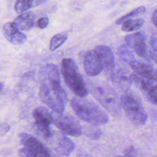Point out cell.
I'll list each match as a JSON object with an SVG mask.
<instances>
[{"label": "cell", "mask_w": 157, "mask_h": 157, "mask_svg": "<svg viewBox=\"0 0 157 157\" xmlns=\"http://www.w3.org/2000/svg\"><path fill=\"white\" fill-rule=\"evenodd\" d=\"M83 132L87 137L93 140L98 139L102 134L101 130L96 125L91 124L84 126V127L82 128V133Z\"/></svg>", "instance_id": "7402d4cb"}, {"label": "cell", "mask_w": 157, "mask_h": 157, "mask_svg": "<svg viewBox=\"0 0 157 157\" xmlns=\"http://www.w3.org/2000/svg\"><path fill=\"white\" fill-rule=\"evenodd\" d=\"M42 101L55 112L63 113L67 96L61 84H52L48 81L42 83L39 89Z\"/></svg>", "instance_id": "7a4b0ae2"}, {"label": "cell", "mask_w": 157, "mask_h": 157, "mask_svg": "<svg viewBox=\"0 0 157 157\" xmlns=\"http://www.w3.org/2000/svg\"><path fill=\"white\" fill-rule=\"evenodd\" d=\"M19 138L30 157H51L47 148L34 136L21 132L19 134Z\"/></svg>", "instance_id": "ba28073f"}, {"label": "cell", "mask_w": 157, "mask_h": 157, "mask_svg": "<svg viewBox=\"0 0 157 157\" xmlns=\"http://www.w3.org/2000/svg\"><path fill=\"white\" fill-rule=\"evenodd\" d=\"M47 0H31L32 3V7H35L36 6H38L45 2H46Z\"/></svg>", "instance_id": "f1b7e54d"}, {"label": "cell", "mask_w": 157, "mask_h": 157, "mask_svg": "<svg viewBox=\"0 0 157 157\" xmlns=\"http://www.w3.org/2000/svg\"><path fill=\"white\" fill-rule=\"evenodd\" d=\"M31 7V0H17L14 8L17 13H23Z\"/></svg>", "instance_id": "cb8c5ba5"}, {"label": "cell", "mask_w": 157, "mask_h": 157, "mask_svg": "<svg viewBox=\"0 0 157 157\" xmlns=\"http://www.w3.org/2000/svg\"><path fill=\"white\" fill-rule=\"evenodd\" d=\"M125 157H136V156H134V155H132L131 154H127V155Z\"/></svg>", "instance_id": "1f68e13d"}, {"label": "cell", "mask_w": 157, "mask_h": 157, "mask_svg": "<svg viewBox=\"0 0 157 157\" xmlns=\"http://www.w3.org/2000/svg\"><path fill=\"white\" fill-rule=\"evenodd\" d=\"M130 77L132 83L141 90L147 100L153 104H157V81L147 79L136 74Z\"/></svg>", "instance_id": "9c48e42d"}, {"label": "cell", "mask_w": 157, "mask_h": 157, "mask_svg": "<svg viewBox=\"0 0 157 157\" xmlns=\"http://www.w3.org/2000/svg\"><path fill=\"white\" fill-rule=\"evenodd\" d=\"M100 59L103 69L111 74L115 69V58L111 49L105 45L96 46L93 50Z\"/></svg>", "instance_id": "7c38bea8"}, {"label": "cell", "mask_w": 157, "mask_h": 157, "mask_svg": "<svg viewBox=\"0 0 157 157\" xmlns=\"http://www.w3.org/2000/svg\"><path fill=\"white\" fill-rule=\"evenodd\" d=\"M47 80L50 83H61L58 67L54 64L48 63L45 66Z\"/></svg>", "instance_id": "d6986e66"}, {"label": "cell", "mask_w": 157, "mask_h": 157, "mask_svg": "<svg viewBox=\"0 0 157 157\" xmlns=\"http://www.w3.org/2000/svg\"><path fill=\"white\" fill-rule=\"evenodd\" d=\"M53 124L63 134L78 137L82 134V128L74 116L53 111Z\"/></svg>", "instance_id": "8992f818"}, {"label": "cell", "mask_w": 157, "mask_h": 157, "mask_svg": "<svg viewBox=\"0 0 157 157\" xmlns=\"http://www.w3.org/2000/svg\"><path fill=\"white\" fill-rule=\"evenodd\" d=\"M150 45L153 49L157 50V33H155L151 36Z\"/></svg>", "instance_id": "4316f807"}, {"label": "cell", "mask_w": 157, "mask_h": 157, "mask_svg": "<svg viewBox=\"0 0 157 157\" xmlns=\"http://www.w3.org/2000/svg\"><path fill=\"white\" fill-rule=\"evenodd\" d=\"M61 65L64 81L72 92L80 98L87 96L88 90L74 61L71 58H64Z\"/></svg>", "instance_id": "3957f363"}, {"label": "cell", "mask_w": 157, "mask_h": 157, "mask_svg": "<svg viewBox=\"0 0 157 157\" xmlns=\"http://www.w3.org/2000/svg\"><path fill=\"white\" fill-rule=\"evenodd\" d=\"M146 11V8L144 6H139L138 7H136L132 10L131 12H129L128 13H126L120 18H118L115 21V23L117 25H122L125 21L129 20V19H132L133 18L136 17L140 16L142 14H144Z\"/></svg>", "instance_id": "44dd1931"}, {"label": "cell", "mask_w": 157, "mask_h": 157, "mask_svg": "<svg viewBox=\"0 0 157 157\" xmlns=\"http://www.w3.org/2000/svg\"><path fill=\"white\" fill-rule=\"evenodd\" d=\"M151 20L154 25L157 27V10H155L152 14L151 16Z\"/></svg>", "instance_id": "f546056e"}, {"label": "cell", "mask_w": 157, "mask_h": 157, "mask_svg": "<svg viewBox=\"0 0 157 157\" xmlns=\"http://www.w3.org/2000/svg\"><path fill=\"white\" fill-rule=\"evenodd\" d=\"M91 91L94 98L112 115L121 114L120 100L112 89L107 86L98 85L92 88Z\"/></svg>", "instance_id": "5b68a950"}, {"label": "cell", "mask_w": 157, "mask_h": 157, "mask_svg": "<svg viewBox=\"0 0 157 157\" xmlns=\"http://www.w3.org/2000/svg\"><path fill=\"white\" fill-rule=\"evenodd\" d=\"M144 22L145 21L142 18L129 19L122 24L121 29L125 32L135 31L142 27Z\"/></svg>", "instance_id": "ffe728a7"}, {"label": "cell", "mask_w": 157, "mask_h": 157, "mask_svg": "<svg viewBox=\"0 0 157 157\" xmlns=\"http://www.w3.org/2000/svg\"><path fill=\"white\" fill-rule=\"evenodd\" d=\"M129 66L135 74L147 79L157 81V69L148 63L135 59Z\"/></svg>", "instance_id": "4fadbf2b"}, {"label": "cell", "mask_w": 157, "mask_h": 157, "mask_svg": "<svg viewBox=\"0 0 157 157\" xmlns=\"http://www.w3.org/2000/svg\"><path fill=\"white\" fill-rule=\"evenodd\" d=\"M75 147L74 144L65 134L60 136L56 142V151L63 156H69L74 150Z\"/></svg>", "instance_id": "e0dca14e"}, {"label": "cell", "mask_w": 157, "mask_h": 157, "mask_svg": "<svg viewBox=\"0 0 157 157\" xmlns=\"http://www.w3.org/2000/svg\"><path fill=\"white\" fill-rule=\"evenodd\" d=\"M149 57L156 63L157 64V50L153 49L152 48L150 50L149 52Z\"/></svg>", "instance_id": "83f0119b"}, {"label": "cell", "mask_w": 157, "mask_h": 157, "mask_svg": "<svg viewBox=\"0 0 157 157\" xmlns=\"http://www.w3.org/2000/svg\"><path fill=\"white\" fill-rule=\"evenodd\" d=\"M67 35L66 33H60L55 34L51 39L50 42V51H55L61 46L66 40Z\"/></svg>", "instance_id": "603a6c76"}, {"label": "cell", "mask_w": 157, "mask_h": 157, "mask_svg": "<svg viewBox=\"0 0 157 157\" xmlns=\"http://www.w3.org/2000/svg\"><path fill=\"white\" fill-rule=\"evenodd\" d=\"M3 88H4V83L0 82V92L3 90Z\"/></svg>", "instance_id": "4dcf8cb0"}, {"label": "cell", "mask_w": 157, "mask_h": 157, "mask_svg": "<svg viewBox=\"0 0 157 157\" xmlns=\"http://www.w3.org/2000/svg\"><path fill=\"white\" fill-rule=\"evenodd\" d=\"M113 157H125V156H119V155H117V156H113Z\"/></svg>", "instance_id": "d6a6232c"}, {"label": "cell", "mask_w": 157, "mask_h": 157, "mask_svg": "<svg viewBox=\"0 0 157 157\" xmlns=\"http://www.w3.org/2000/svg\"><path fill=\"white\" fill-rule=\"evenodd\" d=\"M10 126L6 123L0 124V136H2L6 134L10 130Z\"/></svg>", "instance_id": "484cf974"}, {"label": "cell", "mask_w": 157, "mask_h": 157, "mask_svg": "<svg viewBox=\"0 0 157 157\" xmlns=\"http://www.w3.org/2000/svg\"><path fill=\"white\" fill-rule=\"evenodd\" d=\"M35 18L36 16L33 12H26L17 17L12 23L19 31H27L34 26Z\"/></svg>", "instance_id": "2e32d148"}, {"label": "cell", "mask_w": 157, "mask_h": 157, "mask_svg": "<svg viewBox=\"0 0 157 157\" xmlns=\"http://www.w3.org/2000/svg\"><path fill=\"white\" fill-rule=\"evenodd\" d=\"M2 33L6 39L14 45H21L26 40V36L21 33L12 22L6 23L3 26Z\"/></svg>", "instance_id": "5bb4252c"}, {"label": "cell", "mask_w": 157, "mask_h": 157, "mask_svg": "<svg viewBox=\"0 0 157 157\" xmlns=\"http://www.w3.org/2000/svg\"><path fill=\"white\" fill-rule=\"evenodd\" d=\"M33 116L36 126L42 135L45 138L52 137L53 133L50 126L53 124V112L46 107L40 106L33 110Z\"/></svg>", "instance_id": "52a82bcc"}, {"label": "cell", "mask_w": 157, "mask_h": 157, "mask_svg": "<svg viewBox=\"0 0 157 157\" xmlns=\"http://www.w3.org/2000/svg\"><path fill=\"white\" fill-rule=\"evenodd\" d=\"M48 23H49V19L47 17H42L40 19H39L37 21V26L41 29L45 28L48 26Z\"/></svg>", "instance_id": "d4e9b609"}, {"label": "cell", "mask_w": 157, "mask_h": 157, "mask_svg": "<svg viewBox=\"0 0 157 157\" xmlns=\"http://www.w3.org/2000/svg\"><path fill=\"white\" fill-rule=\"evenodd\" d=\"M71 105L78 117L90 124L98 126L105 124L109 121L107 113L89 99L74 97L71 101Z\"/></svg>", "instance_id": "6da1fadb"}, {"label": "cell", "mask_w": 157, "mask_h": 157, "mask_svg": "<svg viewBox=\"0 0 157 157\" xmlns=\"http://www.w3.org/2000/svg\"><path fill=\"white\" fill-rule=\"evenodd\" d=\"M110 78L113 85L121 91L126 92L129 89L132 81L130 75L122 69H113L111 72Z\"/></svg>", "instance_id": "9a60e30c"}, {"label": "cell", "mask_w": 157, "mask_h": 157, "mask_svg": "<svg viewBox=\"0 0 157 157\" xmlns=\"http://www.w3.org/2000/svg\"><path fill=\"white\" fill-rule=\"evenodd\" d=\"M120 104L129 120L137 126L144 124L148 118L146 111L138 99L125 93L120 97Z\"/></svg>", "instance_id": "277c9868"}, {"label": "cell", "mask_w": 157, "mask_h": 157, "mask_svg": "<svg viewBox=\"0 0 157 157\" xmlns=\"http://www.w3.org/2000/svg\"><path fill=\"white\" fill-rule=\"evenodd\" d=\"M117 54L123 61L129 64L136 59L134 52L126 44H122L118 48Z\"/></svg>", "instance_id": "ac0fdd59"}, {"label": "cell", "mask_w": 157, "mask_h": 157, "mask_svg": "<svg viewBox=\"0 0 157 157\" xmlns=\"http://www.w3.org/2000/svg\"><path fill=\"white\" fill-rule=\"evenodd\" d=\"M83 67L89 76H96L103 69L102 63L94 50L88 51L83 57Z\"/></svg>", "instance_id": "8fae6325"}, {"label": "cell", "mask_w": 157, "mask_h": 157, "mask_svg": "<svg viewBox=\"0 0 157 157\" xmlns=\"http://www.w3.org/2000/svg\"><path fill=\"white\" fill-rule=\"evenodd\" d=\"M125 44H126L132 51L139 56L147 58V45L145 37L141 32H137L128 34L124 37Z\"/></svg>", "instance_id": "30bf717a"}]
</instances>
